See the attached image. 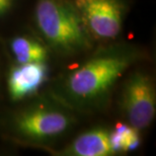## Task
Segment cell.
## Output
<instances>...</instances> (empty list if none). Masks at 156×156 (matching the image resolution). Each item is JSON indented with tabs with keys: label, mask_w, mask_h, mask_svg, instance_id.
<instances>
[{
	"label": "cell",
	"mask_w": 156,
	"mask_h": 156,
	"mask_svg": "<svg viewBox=\"0 0 156 156\" xmlns=\"http://www.w3.org/2000/svg\"><path fill=\"white\" fill-rule=\"evenodd\" d=\"M146 56L139 47L125 43L96 50L62 78L53 92L56 101L80 112L104 108L118 80Z\"/></svg>",
	"instance_id": "6da1fadb"
},
{
	"label": "cell",
	"mask_w": 156,
	"mask_h": 156,
	"mask_svg": "<svg viewBox=\"0 0 156 156\" xmlns=\"http://www.w3.org/2000/svg\"><path fill=\"white\" fill-rule=\"evenodd\" d=\"M35 23L50 48L65 57L90 51V36L73 0H37Z\"/></svg>",
	"instance_id": "7a4b0ae2"
},
{
	"label": "cell",
	"mask_w": 156,
	"mask_h": 156,
	"mask_svg": "<svg viewBox=\"0 0 156 156\" xmlns=\"http://www.w3.org/2000/svg\"><path fill=\"white\" fill-rule=\"evenodd\" d=\"M76 119L66 107L35 102L16 112L11 119V128L21 140L32 144L54 141L73 129Z\"/></svg>",
	"instance_id": "3957f363"
},
{
	"label": "cell",
	"mask_w": 156,
	"mask_h": 156,
	"mask_svg": "<svg viewBox=\"0 0 156 156\" xmlns=\"http://www.w3.org/2000/svg\"><path fill=\"white\" fill-rule=\"evenodd\" d=\"M121 108L127 124L139 132L152 124L156 115V89L148 73L138 70L128 77L122 90Z\"/></svg>",
	"instance_id": "277c9868"
},
{
	"label": "cell",
	"mask_w": 156,
	"mask_h": 156,
	"mask_svg": "<svg viewBox=\"0 0 156 156\" xmlns=\"http://www.w3.org/2000/svg\"><path fill=\"white\" fill-rule=\"evenodd\" d=\"M94 41H112L120 35L126 16L124 0H73Z\"/></svg>",
	"instance_id": "5b68a950"
},
{
	"label": "cell",
	"mask_w": 156,
	"mask_h": 156,
	"mask_svg": "<svg viewBox=\"0 0 156 156\" xmlns=\"http://www.w3.org/2000/svg\"><path fill=\"white\" fill-rule=\"evenodd\" d=\"M48 62L14 63L7 73V92L12 101H23L39 92L49 78Z\"/></svg>",
	"instance_id": "8992f818"
},
{
	"label": "cell",
	"mask_w": 156,
	"mask_h": 156,
	"mask_svg": "<svg viewBox=\"0 0 156 156\" xmlns=\"http://www.w3.org/2000/svg\"><path fill=\"white\" fill-rule=\"evenodd\" d=\"M59 156H113L117 155L111 141V130L93 128L81 133L62 149L45 148Z\"/></svg>",
	"instance_id": "52a82bcc"
},
{
	"label": "cell",
	"mask_w": 156,
	"mask_h": 156,
	"mask_svg": "<svg viewBox=\"0 0 156 156\" xmlns=\"http://www.w3.org/2000/svg\"><path fill=\"white\" fill-rule=\"evenodd\" d=\"M9 50L15 63L48 62L49 50L40 41L30 36L21 35L9 41Z\"/></svg>",
	"instance_id": "ba28073f"
},
{
	"label": "cell",
	"mask_w": 156,
	"mask_h": 156,
	"mask_svg": "<svg viewBox=\"0 0 156 156\" xmlns=\"http://www.w3.org/2000/svg\"><path fill=\"white\" fill-rule=\"evenodd\" d=\"M139 131L128 124H118L111 130V141L116 154L134 151L140 145Z\"/></svg>",
	"instance_id": "9c48e42d"
},
{
	"label": "cell",
	"mask_w": 156,
	"mask_h": 156,
	"mask_svg": "<svg viewBox=\"0 0 156 156\" xmlns=\"http://www.w3.org/2000/svg\"><path fill=\"white\" fill-rule=\"evenodd\" d=\"M15 0H0V17L8 14L14 5Z\"/></svg>",
	"instance_id": "30bf717a"
}]
</instances>
